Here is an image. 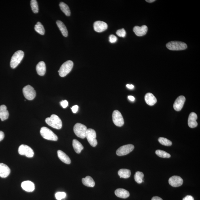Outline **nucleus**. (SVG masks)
Segmentation results:
<instances>
[{
  "instance_id": "nucleus-1",
  "label": "nucleus",
  "mask_w": 200,
  "mask_h": 200,
  "mask_svg": "<svg viewBox=\"0 0 200 200\" xmlns=\"http://www.w3.org/2000/svg\"><path fill=\"white\" fill-rule=\"evenodd\" d=\"M45 122L47 125L53 128L60 129L62 127V123L61 120L58 116L55 114H53L50 117L47 118L45 119Z\"/></svg>"
},
{
  "instance_id": "nucleus-2",
  "label": "nucleus",
  "mask_w": 200,
  "mask_h": 200,
  "mask_svg": "<svg viewBox=\"0 0 200 200\" xmlns=\"http://www.w3.org/2000/svg\"><path fill=\"white\" fill-rule=\"evenodd\" d=\"M73 63L71 60H69L64 63L61 66L58 72L60 77H64L69 73L73 68Z\"/></svg>"
},
{
  "instance_id": "nucleus-3",
  "label": "nucleus",
  "mask_w": 200,
  "mask_h": 200,
  "mask_svg": "<svg viewBox=\"0 0 200 200\" xmlns=\"http://www.w3.org/2000/svg\"><path fill=\"white\" fill-rule=\"evenodd\" d=\"M24 53L23 51L19 50L13 55L10 62L11 67L15 69L19 65L23 59Z\"/></svg>"
},
{
  "instance_id": "nucleus-4",
  "label": "nucleus",
  "mask_w": 200,
  "mask_h": 200,
  "mask_svg": "<svg viewBox=\"0 0 200 200\" xmlns=\"http://www.w3.org/2000/svg\"><path fill=\"white\" fill-rule=\"evenodd\" d=\"M40 133L42 137L46 140L57 141L58 140V137L52 131L47 127H42L40 130Z\"/></svg>"
},
{
  "instance_id": "nucleus-5",
  "label": "nucleus",
  "mask_w": 200,
  "mask_h": 200,
  "mask_svg": "<svg viewBox=\"0 0 200 200\" xmlns=\"http://www.w3.org/2000/svg\"><path fill=\"white\" fill-rule=\"evenodd\" d=\"M166 47L171 51H182L187 48V45L185 43L178 41L169 42L167 44Z\"/></svg>"
},
{
  "instance_id": "nucleus-6",
  "label": "nucleus",
  "mask_w": 200,
  "mask_h": 200,
  "mask_svg": "<svg viewBox=\"0 0 200 200\" xmlns=\"http://www.w3.org/2000/svg\"><path fill=\"white\" fill-rule=\"evenodd\" d=\"M87 130V127L81 123H76L73 127V131L75 135L82 139L86 138Z\"/></svg>"
},
{
  "instance_id": "nucleus-7",
  "label": "nucleus",
  "mask_w": 200,
  "mask_h": 200,
  "mask_svg": "<svg viewBox=\"0 0 200 200\" xmlns=\"http://www.w3.org/2000/svg\"><path fill=\"white\" fill-rule=\"evenodd\" d=\"M96 132L94 129H87L86 138L87 139L90 145L92 147H95L98 144L96 139Z\"/></svg>"
},
{
  "instance_id": "nucleus-8",
  "label": "nucleus",
  "mask_w": 200,
  "mask_h": 200,
  "mask_svg": "<svg viewBox=\"0 0 200 200\" xmlns=\"http://www.w3.org/2000/svg\"><path fill=\"white\" fill-rule=\"evenodd\" d=\"M24 97L29 100H33L36 96V92L33 87L29 85L26 86L23 89Z\"/></svg>"
},
{
  "instance_id": "nucleus-9",
  "label": "nucleus",
  "mask_w": 200,
  "mask_h": 200,
  "mask_svg": "<svg viewBox=\"0 0 200 200\" xmlns=\"http://www.w3.org/2000/svg\"><path fill=\"white\" fill-rule=\"evenodd\" d=\"M18 152L20 155H25L28 158L33 157L34 155L33 149L29 146L25 144H22L19 147Z\"/></svg>"
},
{
  "instance_id": "nucleus-10",
  "label": "nucleus",
  "mask_w": 200,
  "mask_h": 200,
  "mask_svg": "<svg viewBox=\"0 0 200 200\" xmlns=\"http://www.w3.org/2000/svg\"><path fill=\"white\" fill-rule=\"evenodd\" d=\"M112 119L114 124L117 127H121L124 124L123 116L118 110H114L112 114Z\"/></svg>"
},
{
  "instance_id": "nucleus-11",
  "label": "nucleus",
  "mask_w": 200,
  "mask_h": 200,
  "mask_svg": "<svg viewBox=\"0 0 200 200\" xmlns=\"http://www.w3.org/2000/svg\"><path fill=\"white\" fill-rule=\"evenodd\" d=\"M134 149V146L132 144H128L120 147L117 150L116 153L119 156H122L127 155L132 152Z\"/></svg>"
},
{
  "instance_id": "nucleus-12",
  "label": "nucleus",
  "mask_w": 200,
  "mask_h": 200,
  "mask_svg": "<svg viewBox=\"0 0 200 200\" xmlns=\"http://www.w3.org/2000/svg\"><path fill=\"white\" fill-rule=\"evenodd\" d=\"M186 99L185 97L183 96H179L175 101L173 104V108L177 111H180L181 110L183 107Z\"/></svg>"
},
{
  "instance_id": "nucleus-13",
  "label": "nucleus",
  "mask_w": 200,
  "mask_h": 200,
  "mask_svg": "<svg viewBox=\"0 0 200 200\" xmlns=\"http://www.w3.org/2000/svg\"><path fill=\"white\" fill-rule=\"evenodd\" d=\"M169 183L171 186L174 187H178L182 185L183 183V180L180 176H174L169 178Z\"/></svg>"
},
{
  "instance_id": "nucleus-14",
  "label": "nucleus",
  "mask_w": 200,
  "mask_h": 200,
  "mask_svg": "<svg viewBox=\"0 0 200 200\" xmlns=\"http://www.w3.org/2000/svg\"><path fill=\"white\" fill-rule=\"evenodd\" d=\"M108 26L106 23L101 21H97L94 22L93 28L95 31L102 32L107 29Z\"/></svg>"
},
{
  "instance_id": "nucleus-15",
  "label": "nucleus",
  "mask_w": 200,
  "mask_h": 200,
  "mask_svg": "<svg viewBox=\"0 0 200 200\" xmlns=\"http://www.w3.org/2000/svg\"><path fill=\"white\" fill-rule=\"evenodd\" d=\"M148 30V27L143 25L141 27L136 26L133 29V31L136 35L138 37H142L145 35Z\"/></svg>"
},
{
  "instance_id": "nucleus-16",
  "label": "nucleus",
  "mask_w": 200,
  "mask_h": 200,
  "mask_svg": "<svg viewBox=\"0 0 200 200\" xmlns=\"http://www.w3.org/2000/svg\"><path fill=\"white\" fill-rule=\"evenodd\" d=\"M197 114L194 112H192L189 114L188 119V125L190 128H195L197 126Z\"/></svg>"
},
{
  "instance_id": "nucleus-17",
  "label": "nucleus",
  "mask_w": 200,
  "mask_h": 200,
  "mask_svg": "<svg viewBox=\"0 0 200 200\" xmlns=\"http://www.w3.org/2000/svg\"><path fill=\"white\" fill-rule=\"evenodd\" d=\"M11 173V169L6 165L0 163V177L6 178L9 176Z\"/></svg>"
},
{
  "instance_id": "nucleus-18",
  "label": "nucleus",
  "mask_w": 200,
  "mask_h": 200,
  "mask_svg": "<svg viewBox=\"0 0 200 200\" xmlns=\"http://www.w3.org/2000/svg\"><path fill=\"white\" fill-rule=\"evenodd\" d=\"M21 187L23 189L28 192H32L35 189V184L29 180L25 181L22 182Z\"/></svg>"
},
{
  "instance_id": "nucleus-19",
  "label": "nucleus",
  "mask_w": 200,
  "mask_h": 200,
  "mask_svg": "<svg viewBox=\"0 0 200 200\" xmlns=\"http://www.w3.org/2000/svg\"><path fill=\"white\" fill-rule=\"evenodd\" d=\"M146 104L149 106H153L157 102V99L152 93H146L144 97Z\"/></svg>"
},
{
  "instance_id": "nucleus-20",
  "label": "nucleus",
  "mask_w": 200,
  "mask_h": 200,
  "mask_svg": "<svg viewBox=\"0 0 200 200\" xmlns=\"http://www.w3.org/2000/svg\"><path fill=\"white\" fill-rule=\"evenodd\" d=\"M115 193L117 197L123 199L127 198L130 196L129 192L123 189H118L115 190Z\"/></svg>"
},
{
  "instance_id": "nucleus-21",
  "label": "nucleus",
  "mask_w": 200,
  "mask_h": 200,
  "mask_svg": "<svg viewBox=\"0 0 200 200\" xmlns=\"http://www.w3.org/2000/svg\"><path fill=\"white\" fill-rule=\"evenodd\" d=\"M36 70L39 75H44L46 72V66L45 63L43 61L40 62L36 67Z\"/></svg>"
},
{
  "instance_id": "nucleus-22",
  "label": "nucleus",
  "mask_w": 200,
  "mask_h": 200,
  "mask_svg": "<svg viewBox=\"0 0 200 200\" xmlns=\"http://www.w3.org/2000/svg\"><path fill=\"white\" fill-rule=\"evenodd\" d=\"M9 113L7 109V106L5 105L0 106V119L4 121L8 118Z\"/></svg>"
},
{
  "instance_id": "nucleus-23",
  "label": "nucleus",
  "mask_w": 200,
  "mask_h": 200,
  "mask_svg": "<svg viewBox=\"0 0 200 200\" xmlns=\"http://www.w3.org/2000/svg\"><path fill=\"white\" fill-rule=\"evenodd\" d=\"M57 153H58L59 159L64 163L67 164H69L71 163V160H70V158L64 152L61 150H58Z\"/></svg>"
},
{
  "instance_id": "nucleus-24",
  "label": "nucleus",
  "mask_w": 200,
  "mask_h": 200,
  "mask_svg": "<svg viewBox=\"0 0 200 200\" xmlns=\"http://www.w3.org/2000/svg\"><path fill=\"white\" fill-rule=\"evenodd\" d=\"M82 182L84 185L90 187H93L95 185V182L92 177L87 176L82 179Z\"/></svg>"
},
{
  "instance_id": "nucleus-25",
  "label": "nucleus",
  "mask_w": 200,
  "mask_h": 200,
  "mask_svg": "<svg viewBox=\"0 0 200 200\" xmlns=\"http://www.w3.org/2000/svg\"><path fill=\"white\" fill-rule=\"evenodd\" d=\"M56 24L63 35L64 37H67L68 36V30L63 23L61 21L58 20L57 21Z\"/></svg>"
},
{
  "instance_id": "nucleus-26",
  "label": "nucleus",
  "mask_w": 200,
  "mask_h": 200,
  "mask_svg": "<svg viewBox=\"0 0 200 200\" xmlns=\"http://www.w3.org/2000/svg\"><path fill=\"white\" fill-rule=\"evenodd\" d=\"M74 149L76 153L79 154L81 153L82 150L83 149V146L81 143L79 141L77 140H73V143H72Z\"/></svg>"
},
{
  "instance_id": "nucleus-27",
  "label": "nucleus",
  "mask_w": 200,
  "mask_h": 200,
  "mask_svg": "<svg viewBox=\"0 0 200 200\" xmlns=\"http://www.w3.org/2000/svg\"><path fill=\"white\" fill-rule=\"evenodd\" d=\"M118 174L120 178L127 179L131 176V171L129 169H122L118 171Z\"/></svg>"
},
{
  "instance_id": "nucleus-28",
  "label": "nucleus",
  "mask_w": 200,
  "mask_h": 200,
  "mask_svg": "<svg viewBox=\"0 0 200 200\" xmlns=\"http://www.w3.org/2000/svg\"><path fill=\"white\" fill-rule=\"evenodd\" d=\"M60 7L61 10L63 12L66 16H69L70 15V11L69 7L66 3L63 2H61L60 4Z\"/></svg>"
},
{
  "instance_id": "nucleus-29",
  "label": "nucleus",
  "mask_w": 200,
  "mask_h": 200,
  "mask_svg": "<svg viewBox=\"0 0 200 200\" xmlns=\"http://www.w3.org/2000/svg\"><path fill=\"white\" fill-rule=\"evenodd\" d=\"M144 173L142 172H140V171L137 172L134 175L135 181L139 184H141L143 182H144Z\"/></svg>"
},
{
  "instance_id": "nucleus-30",
  "label": "nucleus",
  "mask_w": 200,
  "mask_h": 200,
  "mask_svg": "<svg viewBox=\"0 0 200 200\" xmlns=\"http://www.w3.org/2000/svg\"><path fill=\"white\" fill-rule=\"evenodd\" d=\"M35 30L38 33L41 35H44L45 33L44 28L40 22H38L35 26Z\"/></svg>"
},
{
  "instance_id": "nucleus-31",
  "label": "nucleus",
  "mask_w": 200,
  "mask_h": 200,
  "mask_svg": "<svg viewBox=\"0 0 200 200\" xmlns=\"http://www.w3.org/2000/svg\"><path fill=\"white\" fill-rule=\"evenodd\" d=\"M155 153L158 157L162 158H169L171 157L170 154L163 150H156Z\"/></svg>"
},
{
  "instance_id": "nucleus-32",
  "label": "nucleus",
  "mask_w": 200,
  "mask_h": 200,
  "mask_svg": "<svg viewBox=\"0 0 200 200\" xmlns=\"http://www.w3.org/2000/svg\"><path fill=\"white\" fill-rule=\"evenodd\" d=\"M30 6L32 11L35 13H37L39 12L38 5L37 1L36 0H32L30 1Z\"/></svg>"
},
{
  "instance_id": "nucleus-33",
  "label": "nucleus",
  "mask_w": 200,
  "mask_h": 200,
  "mask_svg": "<svg viewBox=\"0 0 200 200\" xmlns=\"http://www.w3.org/2000/svg\"><path fill=\"white\" fill-rule=\"evenodd\" d=\"M158 141L162 144L166 146H171L172 145V142L168 139L161 137L158 139Z\"/></svg>"
},
{
  "instance_id": "nucleus-34",
  "label": "nucleus",
  "mask_w": 200,
  "mask_h": 200,
  "mask_svg": "<svg viewBox=\"0 0 200 200\" xmlns=\"http://www.w3.org/2000/svg\"><path fill=\"white\" fill-rule=\"evenodd\" d=\"M55 198L57 200H61L66 197V193L64 192H58L55 194Z\"/></svg>"
},
{
  "instance_id": "nucleus-35",
  "label": "nucleus",
  "mask_w": 200,
  "mask_h": 200,
  "mask_svg": "<svg viewBox=\"0 0 200 200\" xmlns=\"http://www.w3.org/2000/svg\"><path fill=\"white\" fill-rule=\"evenodd\" d=\"M116 33L118 36L120 37H125L126 35V32L123 28L118 30Z\"/></svg>"
},
{
  "instance_id": "nucleus-36",
  "label": "nucleus",
  "mask_w": 200,
  "mask_h": 200,
  "mask_svg": "<svg viewBox=\"0 0 200 200\" xmlns=\"http://www.w3.org/2000/svg\"><path fill=\"white\" fill-rule=\"evenodd\" d=\"M117 38L113 35H110L109 37V41L111 43H115L117 41Z\"/></svg>"
},
{
  "instance_id": "nucleus-37",
  "label": "nucleus",
  "mask_w": 200,
  "mask_h": 200,
  "mask_svg": "<svg viewBox=\"0 0 200 200\" xmlns=\"http://www.w3.org/2000/svg\"><path fill=\"white\" fill-rule=\"evenodd\" d=\"M60 104L63 108H65L68 106V101H67L66 100H64L60 102Z\"/></svg>"
},
{
  "instance_id": "nucleus-38",
  "label": "nucleus",
  "mask_w": 200,
  "mask_h": 200,
  "mask_svg": "<svg viewBox=\"0 0 200 200\" xmlns=\"http://www.w3.org/2000/svg\"><path fill=\"white\" fill-rule=\"evenodd\" d=\"M79 107L77 105L73 106L71 108L72 112L73 113H76L78 111V110Z\"/></svg>"
},
{
  "instance_id": "nucleus-39",
  "label": "nucleus",
  "mask_w": 200,
  "mask_h": 200,
  "mask_svg": "<svg viewBox=\"0 0 200 200\" xmlns=\"http://www.w3.org/2000/svg\"><path fill=\"white\" fill-rule=\"evenodd\" d=\"M183 200H194V198L192 196L188 195L184 197Z\"/></svg>"
},
{
  "instance_id": "nucleus-40",
  "label": "nucleus",
  "mask_w": 200,
  "mask_h": 200,
  "mask_svg": "<svg viewBox=\"0 0 200 200\" xmlns=\"http://www.w3.org/2000/svg\"><path fill=\"white\" fill-rule=\"evenodd\" d=\"M5 137L4 133L2 131H0V141L3 140Z\"/></svg>"
},
{
  "instance_id": "nucleus-41",
  "label": "nucleus",
  "mask_w": 200,
  "mask_h": 200,
  "mask_svg": "<svg viewBox=\"0 0 200 200\" xmlns=\"http://www.w3.org/2000/svg\"><path fill=\"white\" fill-rule=\"evenodd\" d=\"M152 200H163L161 198L158 197H154L152 198Z\"/></svg>"
},
{
  "instance_id": "nucleus-42",
  "label": "nucleus",
  "mask_w": 200,
  "mask_h": 200,
  "mask_svg": "<svg viewBox=\"0 0 200 200\" xmlns=\"http://www.w3.org/2000/svg\"><path fill=\"white\" fill-rule=\"evenodd\" d=\"M127 88L130 89H132L134 88V86L132 85L127 84Z\"/></svg>"
},
{
  "instance_id": "nucleus-43",
  "label": "nucleus",
  "mask_w": 200,
  "mask_h": 200,
  "mask_svg": "<svg viewBox=\"0 0 200 200\" xmlns=\"http://www.w3.org/2000/svg\"><path fill=\"white\" fill-rule=\"evenodd\" d=\"M128 98L129 100L132 101H134L135 100L134 97L132 96H128Z\"/></svg>"
},
{
  "instance_id": "nucleus-44",
  "label": "nucleus",
  "mask_w": 200,
  "mask_h": 200,
  "mask_svg": "<svg viewBox=\"0 0 200 200\" xmlns=\"http://www.w3.org/2000/svg\"><path fill=\"white\" fill-rule=\"evenodd\" d=\"M155 0H146V1L147 2H148L149 3H152L153 2H154V1H155Z\"/></svg>"
}]
</instances>
